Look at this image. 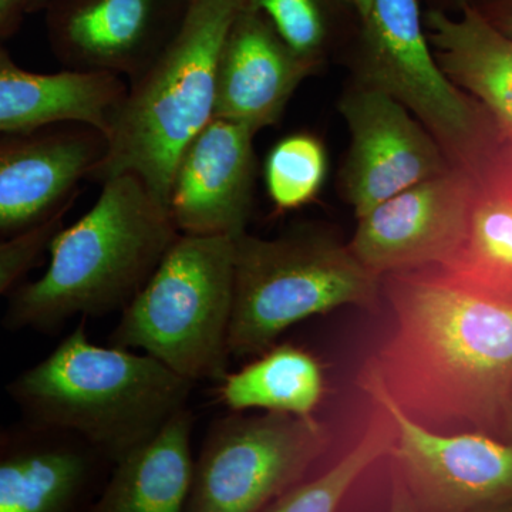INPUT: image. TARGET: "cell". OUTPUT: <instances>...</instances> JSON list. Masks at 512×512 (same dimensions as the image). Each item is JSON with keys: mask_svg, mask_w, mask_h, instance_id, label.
<instances>
[{"mask_svg": "<svg viewBox=\"0 0 512 512\" xmlns=\"http://www.w3.org/2000/svg\"><path fill=\"white\" fill-rule=\"evenodd\" d=\"M390 338L366 365L431 430L500 434L512 380V305L450 284L431 266L382 276Z\"/></svg>", "mask_w": 512, "mask_h": 512, "instance_id": "6da1fadb", "label": "cell"}, {"mask_svg": "<svg viewBox=\"0 0 512 512\" xmlns=\"http://www.w3.org/2000/svg\"><path fill=\"white\" fill-rule=\"evenodd\" d=\"M178 235L167 205L138 175H114L82 218L56 232L45 274L9 292L3 325L56 333L77 316L123 311Z\"/></svg>", "mask_w": 512, "mask_h": 512, "instance_id": "7a4b0ae2", "label": "cell"}, {"mask_svg": "<svg viewBox=\"0 0 512 512\" xmlns=\"http://www.w3.org/2000/svg\"><path fill=\"white\" fill-rule=\"evenodd\" d=\"M84 320L6 390L25 423L77 434L114 466L187 407L194 383L147 353L96 345Z\"/></svg>", "mask_w": 512, "mask_h": 512, "instance_id": "3957f363", "label": "cell"}, {"mask_svg": "<svg viewBox=\"0 0 512 512\" xmlns=\"http://www.w3.org/2000/svg\"><path fill=\"white\" fill-rule=\"evenodd\" d=\"M248 0H185L163 49L133 79L92 181L136 174L167 205L178 158L215 113L222 43Z\"/></svg>", "mask_w": 512, "mask_h": 512, "instance_id": "277c9868", "label": "cell"}, {"mask_svg": "<svg viewBox=\"0 0 512 512\" xmlns=\"http://www.w3.org/2000/svg\"><path fill=\"white\" fill-rule=\"evenodd\" d=\"M382 276L348 244L318 225H298L275 238H235L234 302L228 346L252 359L296 323L342 306L377 313Z\"/></svg>", "mask_w": 512, "mask_h": 512, "instance_id": "5b68a950", "label": "cell"}, {"mask_svg": "<svg viewBox=\"0 0 512 512\" xmlns=\"http://www.w3.org/2000/svg\"><path fill=\"white\" fill-rule=\"evenodd\" d=\"M235 239L180 234L121 311L109 343L143 350L177 375L220 382L228 373Z\"/></svg>", "mask_w": 512, "mask_h": 512, "instance_id": "8992f818", "label": "cell"}, {"mask_svg": "<svg viewBox=\"0 0 512 512\" xmlns=\"http://www.w3.org/2000/svg\"><path fill=\"white\" fill-rule=\"evenodd\" d=\"M360 49V82L402 103L471 175L493 167L500 134L487 111L458 89L434 59L417 0H373Z\"/></svg>", "mask_w": 512, "mask_h": 512, "instance_id": "52a82bcc", "label": "cell"}, {"mask_svg": "<svg viewBox=\"0 0 512 512\" xmlns=\"http://www.w3.org/2000/svg\"><path fill=\"white\" fill-rule=\"evenodd\" d=\"M232 413L207 431L185 511L265 512L301 483L330 443L313 416Z\"/></svg>", "mask_w": 512, "mask_h": 512, "instance_id": "ba28073f", "label": "cell"}, {"mask_svg": "<svg viewBox=\"0 0 512 512\" xmlns=\"http://www.w3.org/2000/svg\"><path fill=\"white\" fill-rule=\"evenodd\" d=\"M359 384L396 424L394 510L504 512L512 503V444L480 431L423 426L394 402L366 363Z\"/></svg>", "mask_w": 512, "mask_h": 512, "instance_id": "9c48e42d", "label": "cell"}, {"mask_svg": "<svg viewBox=\"0 0 512 512\" xmlns=\"http://www.w3.org/2000/svg\"><path fill=\"white\" fill-rule=\"evenodd\" d=\"M339 109L350 134L340 192L356 218L399 192L456 168L426 127L382 90L357 83L342 97Z\"/></svg>", "mask_w": 512, "mask_h": 512, "instance_id": "30bf717a", "label": "cell"}, {"mask_svg": "<svg viewBox=\"0 0 512 512\" xmlns=\"http://www.w3.org/2000/svg\"><path fill=\"white\" fill-rule=\"evenodd\" d=\"M473 190L460 168L413 185L357 218L349 248L379 276L443 264L466 234Z\"/></svg>", "mask_w": 512, "mask_h": 512, "instance_id": "8fae6325", "label": "cell"}, {"mask_svg": "<svg viewBox=\"0 0 512 512\" xmlns=\"http://www.w3.org/2000/svg\"><path fill=\"white\" fill-rule=\"evenodd\" d=\"M106 148V136L86 124L0 134V235L20 234L67 214Z\"/></svg>", "mask_w": 512, "mask_h": 512, "instance_id": "7c38bea8", "label": "cell"}, {"mask_svg": "<svg viewBox=\"0 0 512 512\" xmlns=\"http://www.w3.org/2000/svg\"><path fill=\"white\" fill-rule=\"evenodd\" d=\"M185 0H49L50 49L64 69L136 77L173 35Z\"/></svg>", "mask_w": 512, "mask_h": 512, "instance_id": "4fadbf2b", "label": "cell"}, {"mask_svg": "<svg viewBox=\"0 0 512 512\" xmlns=\"http://www.w3.org/2000/svg\"><path fill=\"white\" fill-rule=\"evenodd\" d=\"M255 133L214 117L184 148L167 210L180 234L237 238L247 232L254 201Z\"/></svg>", "mask_w": 512, "mask_h": 512, "instance_id": "5bb4252c", "label": "cell"}, {"mask_svg": "<svg viewBox=\"0 0 512 512\" xmlns=\"http://www.w3.org/2000/svg\"><path fill=\"white\" fill-rule=\"evenodd\" d=\"M111 468L77 434L25 423L0 444V512L90 511Z\"/></svg>", "mask_w": 512, "mask_h": 512, "instance_id": "9a60e30c", "label": "cell"}, {"mask_svg": "<svg viewBox=\"0 0 512 512\" xmlns=\"http://www.w3.org/2000/svg\"><path fill=\"white\" fill-rule=\"evenodd\" d=\"M315 66L293 53L248 0L222 43L214 117L242 124L255 134L274 126Z\"/></svg>", "mask_w": 512, "mask_h": 512, "instance_id": "2e32d148", "label": "cell"}, {"mask_svg": "<svg viewBox=\"0 0 512 512\" xmlns=\"http://www.w3.org/2000/svg\"><path fill=\"white\" fill-rule=\"evenodd\" d=\"M126 92L114 74L23 69L0 45V134L77 123L107 136Z\"/></svg>", "mask_w": 512, "mask_h": 512, "instance_id": "e0dca14e", "label": "cell"}, {"mask_svg": "<svg viewBox=\"0 0 512 512\" xmlns=\"http://www.w3.org/2000/svg\"><path fill=\"white\" fill-rule=\"evenodd\" d=\"M426 28L440 69L487 111L501 141L510 140L512 37L468 5L458 19L430 12Z\"/></svg>", "mask_w": 512, "mask_h": 512, "instance_id": "ac0fdd59", "label": "cell"}, {"mask_svg": "<svg viewBox=\"0 0 512 512\" xmlns=\"http://www.w3.org/2000/svg\"><path fill=\"white\" fill-rule=\"evenodd\" d=\"M194 413L178 410L146 443L111 468L92 512L185 511L194 484Z\"/></svg>", "mask_w": 512, "mask_h": 512, "instance_id": "d6986e66", "label": "cell"}, {"mask_svg": "<svg viewBox=\"0 0 512 512\" xmlns=\"http://www.w3.org/2000/svg\"><path fill=\"white\" fill-rule=\"evenodd\" d=\"M431 268L464 291L512 305V188L493 168L474 177L460 247Z\"/></svg>", "mask_w": 512, "mask_h": 512, "instance_id": "ffe728a7", "label": "cell"}, {"mask_svg": "<svg viewBox=\"0 0 512 512\" xmlns=\"http://www.w3.org/2000/svg\"><path fill=\"white\" fill-rule=\"evenodd\" d=\"M325 392L318 359L308 350L281 343L271 346L238 372L218 382V399L231 412L289 413L312 416Z\"/></svg>", "mask_w": 512, "mask_h": 512, "instance_id": "44dd1931", "label": "cell"}, {"mask_svg": "<svg viewBox=\"0 0 512 512\" xmlns=\"http://www.w3.org/2000/svg\"><path fill=\"white\" fill-rule=\"evenodd\" d=\"M375 403L366 430L359 441L322 476L301 481L286 491L265 512H332L338 510L350 488L380 458L390 456L396 443V424L382 406Z\"/></svg>", "mask_w": 512, "mask_h": 512, "instance_id": "7402d4cb", "label": "cell"}, {"mask_svg": "<svg viewBox=\"0 0 512 512\" xmlns=\"http://www.w3.org/2000/svg\"><path fill=\"white\" fill-rule=\"evenodd\" d=\"M325 148L309 134H292L276 143L265 163V184L278 211H291L311 202L326 177Z\"/></svg>", "mask_w": 512, "mask_h": 512, "instance_id": "603a6c76", "label": "cell"}, {"mask_svg": "<svg viewBox=\"0 0 512 512\" xmlns=\"http://www.w3.org/2000/svg\"><path fill=\"white\" fill-rule=\"evenodd\" d=\"M249 5L268 19L293 53L318 64L325 26L316 0H249Z\"/></svg>", "mask_w": 512, "mask_h": 512, "instance_id": "cb8c5ba5", "label": "cell"}, {"mask_svg": "<svg viewBox=\"0 0 512 512\" xmlns=\"http://www.w3.org/2000/svg\"><path fill=\"white\" fill-rule=\"evenodd\" d=\"M64 217L66 214L57 215L53 220L20 234L0 235V296L12 291L42 261L50 241L63 227Z\"/></svg>", "mask_w": 512, "mask_h": 512, "instance_id": "d4e9b609", "label": "cell"}, {"mask_svg": "<svg viewBox=\"0 0 512 512\" xmlns=\"http://www.w3.org/2000/svg\"><path fill=\"white\" fill-rule=\"evenodd\" d=\"M26 16V0H0V42L16 33Z\"/></svg>", "mask_w": 512, "mask_h": 512, "instance_id": "484cf974", "label": "cell"}, {"mask_svg": "<svg viewBox=\"0 0 512 512\" xmlns=\"http://www.w3.org/2000/svg\"><path fill=\"white\" fill-rule=\"evenodd\" d=\"M491 168L512 188V138L501 144L498 156Z\"/></svg>", "mask_w": 512, "mask_h": 512, "instance_id": "4316f807", "label": "cell"}, {"mask_svg": "<svg viewBox=\"0 0 512 512\" xmlns=\"http://www.w3.org/2000/svg\"><path fill=\"white\" fill-rule=\"evenodd\" d=\"M498 439L512 444V380L505 394L503 410H501L500 434Z\"/></svg>", "mask_w": 512, "mask_h": 512, "instance_id": "83f0119b", "label": "cell"}, {"mask_svg": "<svg viewBox=\"0 0 512 512\" xmlns=\"http://www.w3.org/2000/svg\"><path fill=\"white\" fill-rule=\"evenodd\" d=\"M495 26L503 30L504 33H507L508 36L512 37V2L510 3V6H508L507 10H505L500 25Z\"/></svg>", "mask_w": 512, "mask_h": 512, "instance_id": "f1b7e54d", "label": "cell"}, {"mask_svg": "<svg viewBox=\"0 0 512 512\" xmlns=\"http://www.w3.org/2000/svg\"><path fill=\"white\" fill-rule=\"evenodd\" d=\"M352 5L355 6L359 15L365 20L369 16L370 9H372L373 0H350Z\"/></svg>", "mask_w": 512, "mask_h": 512, "instance_id": "f546056e", "label": "cell"}, {"mask_svg": "<svg viewBox=\"0 0 512 512\" xmlns=\"http://www.w3.org/2000/svg\"><path fill=\"white\" fill-rule=\"evenodd\" d=\"M49 0H26V10L28 15H35L37 12H42L45 9Z\"/></svg>", "mask_w": 512, "mask_h": 512, "instance_id": "4dcf8cb0", "label": "cell"}, {"mask_svg": "<svg viewBox=\"0 0 512 512\" xmlns=\"http://www.w3.org/2000/svg\"><path fill=\"white\" fill-rule=\"evenodd\" d=\"M9 430L0 429V444L3 443V441L6 440V437H8Z\"/></svg>", "mask_w": 512, "mask_h": 512, "instance_id": "1f68e13d", "label": "cell"}, {"mask_svg": "<svg viewBox=\"0 0 512 512\" xmlns=\"http://www.w3.org/2000/svg\"><path fill=\"white\" fill-rule=\"evenodd\" d=\"M504 512H512V503L505 508Z\"/></svg>", "mask_w": 512, "mask_h": 512, "instance_id": "d6a6232c", "label": "cell"}]
</instances>
